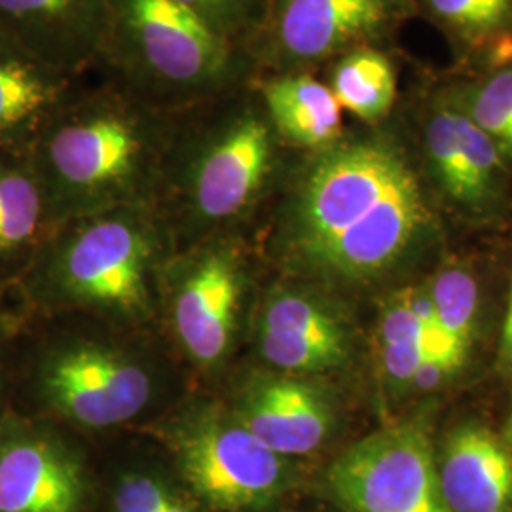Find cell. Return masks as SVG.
Returning a JSON list of instances; mask_svg holds the SVG:
<instances>
[{"mask_svg":"<svg viewBox=\"0 0 512 512\" xmlns=\"http://www.w3.org/2000/svg\"><path fill=\"white\" fill-rule=\"evenodd\" d=\"M378 128L346 131L311 152L279 209V238L317 272L380 274L435 226L403 148Z\"/></svg>","mask_w":512,"mask_h":512,"instance_id":"cell-1","label":"cell"},{"mask_svg":"<svg viewBox=\"0 0 512 512\" xmlns=\"http://www.w3.org/2000/svg\"><path fill=\"white\" fill-rule=\"evenodd\" d=\"M177 114L84 74L31 150L54 226L124 205H154Z\"/></svg>","mask_w":512,"mask_h":512,"instance_id":"cell-2","label":"cell"},{"mask_svg":"<svg viewBox=\"0 0 512 512\" xmlns=\"http://www.w3.org/2000/svg\"><path fill=\"white\" fill-rule=\"evenodd\" d=\"M92 71L171 114L256 78L247 50L177 0H107Z\"/></svg>","mask_w":512,"mask_h":512,"instance_id":"cell-3","label":"cell"},{"mask_svg":"<svg viewBox=\"0 0 512 512\" xmlns=\"http://www.w3.org/2000/svg\"><path fill=\"white\" fill-rule=\"evenodd\" d=\"M283 148L249 82L177 114L162 183L184 222L224 228L247 217L270 190Z\"/></svg>","mask_w":512,"mask_h":512,"instance_id":"cell-4","label":"cell"},{"mask_svg":"<svg viewBox=\"0 0 512 512\" xmlns=\"http://www.w3.org/2000/svg\"><path fill=\"white\" fill-rule=\"evenodd\" d=\"M52 270L76 300L126 315L148 308V270L162 241L156 205H124L65 220Z\"/></svg>","mask_w":512,"mask_h":512,"instance_id":"cell-5","label":"cell"},{"mask_svg":"<svg viewBox=\"0 0 512 512\" xmlns=\"http://www.w3.org/2000/svg\"><path fill=\"white\" fill-rule=\"evenodd\" d=\"M412 14V0H268L247 54L256 76L315 74L353 50L378 48Z\"/></svg>","mask_w":512,"mask_h":512,"instance_id":"cell-6","label":"cell"},{"mask_svg":"<svg viewBox=\"0 0 512 512\" xmlns=\"http://www.w3.org/2000/svg\"><path fill=\"white\" fill-rule=\"evenodd\" d=\"M179 469L192 490L226 512L268 509L289 482L285 458L275 454L234 410L207 406L173 431Z\"/></svg>","mask_w":512,"mask_h":512,"instance_id":"cell-7","label":"cell"},{"mask_svg":"<svg viewBox=\"0 0 512 512\" xmlns=\"http://www.w3.org/2000/svg\"><path fill=\"white\" fill-rule=\"evenodd\" d=\"M327 480L344 512H452L418 423L389 425L355 442L330 465Z\"/></svg>","mask_w":512,"mask_h":512,"instance_id":"cell-8","label":"cell"},{"mask_svg":"<svg viewBox=\"0 0 512 512\" xmlns=\"http://www.w3.org/2000/svg\"><path fill=\"white\" fill-rule=\"evenodd\" d=\"M42 389L63 416L99 429L135 418L152 393L145 368L101 346L52 355L42 368Z\"/></svg>","mask_w":512,"mask_h":512,"instance_id":"cell-9","label":"cell"},{"mask_svg":"<svg viewBox=\"0 0 512 512\" xmlns=\"http://www.w3.org/2000/svg\"><path fill=\"white\" fill-rule=\"evenodd\" d=\"M236 239L217 238L190 260L173 300V323L186 353L217 365L232 346L243 294Z\"/></svg>","mask_w":512,"mask_h":512,"instance_id":"cell-10","label":"cell"},{"mask_svg":"<svg viewBox=\"0 0 512 512\" xmlns=\"http://www.w3.org/2000/svg\"><path fill=\"white\" fill-rule=\"evenodd\" d=\"M107 0H0V37L46 65L84 76L95 65Z\"/></svg>","mask_w":512,"mask_h":512,"instance_id":"cell-11","label":"cell"},{"mask_svg":"<svg viewBox=\"0 0 512 512\" xmlns=\"http://www.w3.org/2000/svg\"><path fill=\"white\" fill-rule=\"evenodd\" d=\"M234 412L281 458L315 452L329 437L334 421L327 395L285 372L253 376L239 393Z\"/></svg>","mask_w":512,"mask_h":512,"instance_id":"cell-12","label":"cell"},{"mask_svg":"<svg viewBox=\"0 0 512 512\" xmlns=\"http://www.w3.org/2000/svg\"><path fill=\"white\" fill-rule=\"evenodd\" d=\"M80 469L57 442L21 425L0 433V512H76Z\"/></svg>","mask_w":512,"mask_h":512,"instance_id":"cell-13","label":"cell"},{"mask_svg":"<svg viewBox=\"0 0 512 512\" xmlns=\"http://www.w3.org/2000/svg\"><path fill=\"white\" fill-rule=\"evenodd\" d=\"M82 76L61 73L0 37V152L31 154Z\"/></svg>","mask_w":512,"mask_h":512,"instance_id":"cell-14","label":"cell"},{"mask_svg":"<svg viewBox=\"0 0 512 512\" xmlns=\"http://www.w3.org/2000/svg\"><path fill=\"white\" fill-rule=\"evenodd\" d=\"M439 478L452 512H507L512 505L511 456L484 427H463L450 437Z\"/></svg>","mask_w":512,"mask_h":512,"instance_id":"cell-15","label":"cell"},{"mask_svg":"<svg viewBox=\"0 0 512 512\" xmlns=\"http://www.w3.org/2000/svg\"><path fill=\"white\" fill-rule=\"evenodd\" d=\"M253 84L285 147L311 154L346 133L344 110L315 74L256 76Z\"/></svg>","mask_w":512,"mask_h":512,"instance_id":"cell-16","label":"cell"},{"mask_svg":"<svg viewBox=\"0 0 512 512\" xmlns=\"http://www.w3.org/2000/svg\"><path fill=\"white\" fill-rule=\"evenodd\" d=\"M54 226L31 154L0 152V260L35 245Z\"/></svg>","mask_w":512,"mask_h":512,"instance_id":"cell-17","label":"cell"},{"mask_svg":"<svg viewBox=\"0 0 512 512\" xmlns=\"http://www.w3.org/2000/svg\"><path fill=\"white\" fill-rule=\"evenodd\" d=\"M327 86L342 110L368 128L382 126L397 99V73L380 48H359L334 59Z\"/></svg>","mask_w":512,"mask_h":512,"instance_id":"cell-18","label":"cell"},{"mask_svg":"<svg viewBox=\"0 0 512 512\" xmlns=\"http://www.w3.org/2000/svg\"><path fill=\"white\" fill-rule=\"evenodd\" d=\"M444 97L467 114L505 158H512V69L458 86Z\"/></svg>","mask_w":512,"mask_h":512,"instance_id":"cell-19","label":"cell"},{"mask_svg":"<svg viewBox=\"0 0 512 512\" xmlns=\"http://www.w3.org/2000/svg\"><path fill=\"white\" fill-rule=\"evenodd\" d=\"M437 317L440 338L463 359L475 340L478 287L475 277L461 266H448L429 287Z\"/></svg>","mask_w":512,"mask_h":512,"instance_id":"cell-20","label":"cell"},{"mask_svg":"<svg viewBox=\"0 0 512 512\" xmlns=\"http://www.w3.org/2000/svg\"><path fill=\"white\" fill-rule=\"evenodd\" d=\"M258 348L270 365L293 376L338 368L349 355V342L313 340L272 330H258Z\"/></svg>","mask_w":512,"mask_h":512,"instance_id":"cell-21","label":"cell"},{"mask_svg":"<svg viewBox=\"0 0 512 512\" xmlns=\"http://www.w3.org/2000/svg\"><path fill=\"white\" fill-rule=\"evenodd\" d=\"M429 12L456 37L484 46L512 25V0H425Z\"/></svg>","mask_w":512,"mask_h":512,"instance_id":"cell-22","label":"cell"},{"mask_svg":"<svg viewBox=\"0 0 512 512\" xmlns=\"http://www.w3.org/2000/svg\"><path fill=\"white\" fill-rule=\"evenodd\" d=\"M285 332L313 340L349 342L344 325L310 298L293 293L275 294L266 304L260 329Z\"/></svg>","mask_w":512,"mask_h":512,"instance_id":"cell-23","label":"cell"},{"mask_svg":"<svg viewBox=\"0 0 512 512\" xmlns=\"http://www.w3.org/2000/svg\"><path fill=\"white\" fill-rule=\"evenodd\" d=\"M211 29L249 50L268 10V0H177Z\"/></svg>","mask_w":512,"mask_h":512,"instance_id":"cell-24","label":"cell"},{"mask_svg":"<svg viewBox=\"0 0 512 512\" xmlns=\"http://www.w3.org/2000/svg\"><path fill=\"white\" fill-rule=\"evenodd\" d=\"M169 494L171 488L154 476H124L114 495V511L164 512Z\"/></svg>","mask_w":512,"mask_h":512,"instance_id":"cell-25","label":"cell"},{"mask_svg":"<svg viewBox=\"0 0 512 512\" xmlns=\"http://www.w3.org/2000/svg\"><path fill=\"white\" fill-rule=\"evenodd\" d=\"M427 340L425 330L410 308L408 291L404 289L387 300L380 317V346L410 344Z\"/></svg>","mask_w":512,"mask_h":512,"instance_id":"cell-26","label":"cell"},{"mask_svg":"<svg viewBox=\"0 0 512 512\" xmlns=\"http://www.w3.org/2000/svg\"><path fill=\"white\" fill-rule=\"evenodd\" d=\"M429 351L427 340L382 346V366L387 380L393 384L410 385Z\"/></svg>","mask_w":512,"mask_h":512,"instance_id":"cell-27","label":"cell"},{"mask_svg":"<svg viewBox=\"0 0 512 512\" xmlns=\"http://www.w3.org/2000/svg\"><path fill=\"white\" fill-rule=\"evenodd\" d=\"M503 357L512 363V287L511 298H509V308H507V315H505V325H503Z\"/></svg>","mask_w":512,"mask_h":512,"instance_id":"cell-28","label":"cell"},{"mask_svg":"<svg viewBox=\"0 0 512 512\" xmlns=\"http://www.w3.org/2000/svg\"><path fill=\"white\" fill-rule=\"evenodd\" d=\"M164 512H196V507L183 494H177L171 490L169 499L165 503Z\"/></svg>","mask_w":512,"mask_h":512,"instance_id":"cell-29","label":"cell"},{"mask_svg":"<svg viewBox=\"0 0 512 512\" xmlns=\"http://www.w3.org/2000/svg\"><path fill=\"white\" fill-rule=\"evenodd\" d=\"M509 437H511V442H512V420H511V425H509Z\"/></svg>","mask_w":512,"mask_h":512,"instance_id":"cell-30","label":"cell"}]
</instances>
